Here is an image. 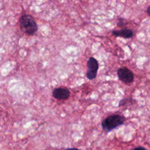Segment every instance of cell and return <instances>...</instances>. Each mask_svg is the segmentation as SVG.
<instances>
[{
  "mask_svg": "<svg viewBox=\"0 0 150 150\" xmlns=\"http://www.w3.org/2000/svg\"><path fill=\"white\" fill-rule=\"evenodd\" d=\"M21 30L28 35H34L38 30V25L32 16L30 15H23L19 20Z\"/></svg>",
  "mask_w": 150,
  "mask_h": 150,
  "instance_id": "cell-1",
  "label": "cell"
},
{
  "mask_svg": "<svg viewBox=\"0 0 150 150\" xmlns=\"http://www.w3.org/2000/svg\"><path fill=\"white\" fill-rule=\"evenodd\" d=\"M53 96L58 100H66L70 96V91L67 88H56L52 92Z\"/></svg>",
  "mask_w": 150,
  "mask_h": 150,
  "instance_id": "cell-5",
  "label": "cell"
},
{
  "mask_svg": "<svg viewBox=\"0 0 150 150\" xmlns=\"http://www.w3.org/2000/svg\"><path fill=\"white\" fill-rule=\"evenodd\" d=\"M125 120V118L124 117L118 114L109 115L101 123L102 128L106 132H110L117 127L123 124Z\"/></svg>",
  "mask_w": 150,
  "mask_h": 150,
  "instance_id": "cell-2",
  "label": "cell"
},
{
  "mask_svg": "<svg viewBox=\"0 0 150 150\" xmlns=\"http://www.w3.org/2000/svg\"><path fill=\"white\" fill-rule=\"evenodd\" d=\"M133 150H146V149L143 146H138L135 147Z\"/></svg>",
  "mask_w": 150,
  "mask_h": 150,
  "instance_id": "cell-7",
  "label": "cell"
},
{
  "mask_svg": "<svg viewBox=\"0 0 150 150\" xmlns=\"http://www.w3.org/2000/svg\"><path fill=\"white\" fill-rule=\"evenodd\" d=\"M66 150H80L79 149H77V148H68V149H66Z\"/></svg>",
  "mask_w": 150,
  "mask_h": 150,
  "instance_id": "cell-9",
  "label": "cell"
},
{
  "mask_svg": "<svg viewBox=\"0 0 150 150\" xmlns=\"http://www.w3.org/2000/svg\"><path fill=\"white\" fill-rule=\"evenodd\" d=\"M112 34L115 36H121L124 38H131L133 36V31L129 29H124L121 30H115L112 32Z\"/></svg>",
  "mask_w": 150,
  "mask_h": 150,
  "instance_id": "cell-6",
  "label": "cell"
},
{
  "mask_svg": "<svg viewBox=\"0 0 150 150\" xmlns=\"http://www.w3.org/2000/svg\"><path fill=\"white\" fill-rule=\"evenodd\" d=\"M146 12H147V13L148 14V15L150 16V5L148 7V8L146 9Z\"/></svg>",
  "mask_w": 150,
  "mask_h": 150,
  "instance_id": "cell-8",
  "label": "cell"
},
{
  "mask_svg": "<svg viewBox=\"0 0 150 150\" xmlns=\"http://www.w3.org/2000/svg\"><path fill=\"white\" fill-rule=\"evenodd\" d=\"M88 70L86 73V77L89 80H93L96 77L98 69V63L97 60L91 57L87 61Z\"/></svg>",
  "mask_w": 150,
  "mask_h": 150,
  "instance_id": "cell-4",
  "label": "cell"
},
{
  "mask_svg": "<svg viewBox=\"0 0 150 150\" xmlns=\"http://www.w3.org/2000/svg\"><path fill=\"white\" fill-rule=\"evenodd\" d=\"M117 75L119 79L126 84L133 82L134 76L132 71L125 67H122L117 70Z\"/></svg>",
  "mask_w": 150,
  "mask_h": 150,
  "instance_id": "cell-3",
  "label": "cell"
}]
</instances>
